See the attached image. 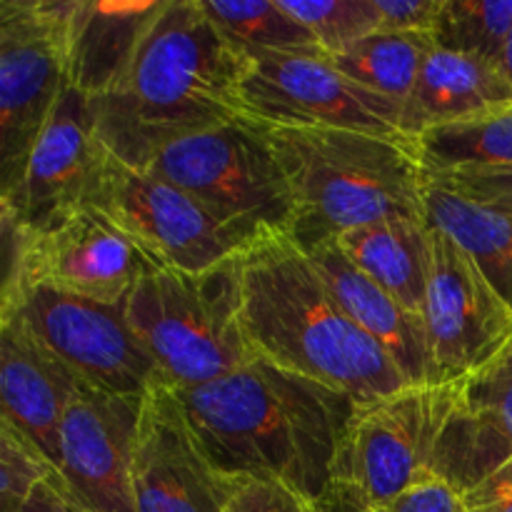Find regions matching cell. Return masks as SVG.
<instances>
[{
	"instance_id": "cell-3",
	"label": "cell",
	"mask_w": 512,
	"mask_h": 512,
	"mask_svg": "<svg viewBox=\"0 0 512 512\" xmlns=\"http://www.w3.org/2000/svg\"><path fill=\"white\" fill-rule=\"evenodd\" d=\"M243 323L255 355L355 405L408 388L388 353L348 318L308 253L273 235L240 253Z\"/></svg>"
},
{
	"instance_id": "cell-23",
	"label": "cell",
	"mask_w": 512,
	"mask_h": 512,
	"mask_svg": "<svg viewBox=\"0 0 512 512\" xmlns=\"http://www.w3.org/2000/svg\"><path fill=\"white\" fill-rule=\"evenodd\" d=\"M425 220L450 235L512 308V215L458 193L443 180L425 185Z\"/></svg>"
},
{
	"instance_id": "cell-22",
	"label": "cell",
	"mask_w": 512,
	"mask_h": 512,
	"mask_svg": "<svg viewBox=\"0 0 512 512\" xmlns=\"http://www.w3.org/2000/svg\"><path fill=\"white\" fill-rule=\"evenodd\" d=\"M335 240L343 253L403 308L415 315L423 313L433 263V233L428 220H380L348 230Z\"/></svg>"
},
{
	"instance_id": "cell-18",
	"label": "cell",
	"mask_w": 512,
	"mask_h": 512,
	"mask_svg": "<svg viewBox=\"0 0 512 512\" xmlns=\"http://www.w3.org/2000/svg\"><path fill=\"white\" fill-rule=\"evenodd\" d=\"M83 388V380L15 315L0 313V420L23 433L55 470L60 460V423Z\"/></svg>"
},
{
	"instance_id": "cell-37",
	"label": "cell",
	"mask_w": 512,
	"mask_h": 512,
	"mask_svg": "<svg viewBox=\"0 0 512 512\" xmlns=\"http://www.w3.org/2000/svg\"><path fill=\"white\" fill-rule=\"evenodd\" d=\"M500 68H503V73L508 75V80L512 83V30H510V35H508V40H505V48H503V53H500Z\"/></svg>"
},
{
	"instance_id": "cell-24",
	"label": "cell",
	"mask_w": 512,
	"mask_h": 512,
	"mask_svg": "<svg viewBox=\"0 0 512 512\" xmlns=\"http://www.w3.org/2000/svg\"><path fill=\"white\" fill-rule=\"evenodd\" d=\"M433 48L430 33L378 30L340 55H333V60L355 83L408 108Z\"/></svg>"
},
{
	"instance_id": "cell-16",
	"label": "cell",
	"mask_w": 512,
	"mask_h": 512,
	"mask_svg": "<svg viewBox=\"0 0 512 512\" xmlns=\"http://www.w3.org/2000/svg\"><path fill=\"white\" fill-rule=\"evenodd\" d=\"M135 512H223L220 478L190 430L178 393L158 383L143 395L133 453Z\"/></svg>"
},
{
	"instance_id": "cell-20",
	"label": "cell",
	"mask_w": 512,
	"mask_h": 512,
	"mask_svg": "<svg viewBox=\"0 0 512 512\" xmlns=\"http://www.w3.org/2000/svg\"><path fill=\"white\" fill-rule=\"evenodd\" d=\"M348 318L393 358L410 385H428V345L423 318L410 313L385 288L370 280L338 245L325 240L305 250Z\"/></svg>"
},
{
	"instance_id": "cell-26",
	"label": "cell",
	"mask_w": 512,
	"mask_h": 512,
	"mask_svg": "<svg viewBox=\"0 0 512 512\" xmlns=\"http://www.w3.org/2000/svg\"><path fill=\"white\" fill-rule=\"evenodd\" d=\"M215 28L225 35L235 50L248 58L270 50L290 53H325L318 40L300 25L280 0H200Z\"/></svg>"
},
{
	"instance_id": "cell-5",
	"label": "cell",
	"mask_w": 512,
	"mask_h": 512,
	"mask_svg": "<svg viewBox=\"0 0 512 512\" xmlns=\"http://www.w3.org/2000/svg\"><path fill=\"white\" fill-rule=\"evenodd\" d=\"M123 310L163 383L175 390L228 378L258 358L243 323L240 255L205 273L148 270Z\"/></svg>"
},
{
	"instance_id": "cell-34",
	"label": "cell",
	"mask_w": 512,
	"mask_h": 512,
	"mask_svg": "<svg viewBox=\"0 0 512 512\" xmlns=\"http://www.w3.org/2000/svg\"><path fill=\"white\" fill-rule=\"evenodd\" d=\"M465 512H512V460L463 493Z\"/></svg>"
},
{
	"instance_id": "cell-36",
	"label": "cell",
	"mask_w": 512,
	"mask_h": 512,
	"mask_svg": "<svg viewBox=\"0 0 512 512\" xmlns=\"http://www.w3.org/2000/svg\"><path fill=\"white\" fill-rule=\"evenodd\" d=\"M318 508L320 512H375L368 503H365L363 495H360L353 485L343 483V480H338V483L333 485V490L320 500Z\"/></svg>"
},
{
	"instance_id": "cell-14",
	"label": "cell",
	"mask_w": 512,
	"mask_h": 512,
	"mask_svg": "<svg viewBox=\"0 0 512 512\" xmlns=\"http://www.w3.org/2000/svg\"><path fill=\"white\" fill-rule=\"evenodd\" d=\"M108 155L95 128L93 98L68 85L18 185L0 198L3 228L35 235L90 208Z\"/></svg>"
},
{
	"instance_id": "cell-15",
	"label": "cell",
	"mask_w": 512,
	"mask_h": 512,
	"mask_svg": "<svg viewBox=\"0 0 512 512\" xmlns=\"http://www.w3.org/2000/svg\"><path fill=\"white\" fill-rule=\"evenodd\" d=\"M143 398L85 385L60 423L58 478L88 512H135L133 453Z\"/></svg>"
},
{
	"instance_id": "cell-2",
	"label": "cell",
	"mask_w": 512,
	"mask_h": 512,
	"mask_svg": "<svg viewBox=\"0 0 512 512\" xmlns=\"http://www.w3.org/2000/svg\"><path fill=\"white\" fill-rule=\"evenodd\" d=\"M248 58L225 40L200 0H163L115 88L93 100L110 155L145 168L180 138L245 118Z\"/></svg>"
},
{
	"instance_id": "cell-35",
	"label": "cell",
	"mask_w": 512,
	"mask_h": 512,
	"mask_svg": "<svg viewBox=\"0 0 512 512\" xmlns=\"http://www.w3.org/2000/svg\"><path fill=\"white\" fill-rule=\"evenodd\" d=\"M23 512H88L73 495L65 490V485L60 483L58 473L50 475L48 480L38 485L30 495V500L25 503Z\"/></svg>"
},
{
	"instance_id": "cell-7",
	"label": "cell",
	"mask_w": 512,
	"mask_h": 512,
	"mask_svg": "<svg viewBox=\"0 0 512 512\" xmlns=\"http://www.w3.org/2000/svg\"><path fill=\"white\" fill-rule=\"evenodd\" d=\"M245 118L268 128H340L405 135V108L363 88L328 53L248 55L240 85Z\"/></svg>"
},
{
	"instance_id": "cell-12",
	"label": "cell",
	"mask_w": 512,
	"mask_h": 512,
	"mask_svg": "<svg viewBox=\"0 0 512 512\" xmlns=\"http://www.w3.org/2000/svg\"><path fill=\"white\" fill-rule=\"evenodd\" d=\"M5 285H43L100 305H123L148 270L158 268L108 215L85 208L55 228L15 235Z\"/></svg>"
},
{
	"instance_id": "cell-19",
	"label": "cell",
	"mask_w": 512,
	"mask_h": 512,
	"mask_svg": "<svg viewBox=\"0 0 512 512\" xmlns=\"http://www.w3.org/2000/svg\"><path fill=\"white\" fill-rule=\"evenodd\" d=\"M163 0H60L68 85L103 98L128 68Z\"/></svg>"
},
{
	"instance_id": "cell-31",
	"label": "cell",
	"mask_w": 512,
	"mask_h": 512,
	"mask_svg": "<svg viewBox=\"0 0 512 512\" xmlns=\"http://www.w3.org/2000/svg\"><path fill=\"white\" fill-rule=\"evenodd\" d=\"M430 178L443 180L458 193L478 200V203L490 205L500 213L512 215V165L508 168H473V170H455V173L430 175Z\"/></svg>"
},
{
	"instance_id": "cell-21",
	"label": "cell",
	"mask_w": 512,
	"mask_h": 512,
	"mask_svg": "<svg viewBox=\"0 0 512 512\" xmlns=\"http://www.w3.org/2000/svg\"><path fill=\"white\" fill-rule=\"evenodd\" d=\"M512 103V83L498 60L433 48L405 108V133L420 140L443 125L483 118Z\"/></svg>"
},
{
	"instance_id": "cell-33",
	"label": "cell",
	"mask_w": 512,
	"mask_h": 512,
	"mask_svg": "<svg viewBox=\"0 0 512 512\" xmlns=\"http://www.w3.org/2000/svg\"><path fill=\"white\" fill-rule=\"evenodd\" d=\"M383 30L430 33L443 0H375Z\"/></svg>"
},
{
	"instance_id": "cell-10",
	"label": "cell",
	"mask_w": 512,
	"mask_h": 512,
	"mask_svg": "<svg viewBox=\"0 0 512 512\" xmlns=\"http://www.w3.org/2000/svg\"><path fill=\"white\" fill-rule=\"evenodd\" d=\"M455 385H408L393 395L355 405L345 435L340 478L373 510L383 508L425 475L455 405Z\"/></svg>"
},
{
	"instance_id": "cell-27",
	"label": "cell",
	"mask_w": 512,
	"mask_h": 512,
	"mask_svg": "<svg viewBox=\"0 0 512 512\" xmlns=\"http://www.w3.org/2000/svg\"><path fill=\"white\" fill-rule=\"evenodd\" d=\"M512 30V0H443L435 18V48L500 60Z\"/></svg>"
},
{
	"instance_id": "cell-17",
	"label": "cell",
	"mask_w": 512,
	"mask_h": 512,
	"mask_svg": "<svg viewBox=\"0 0 512 512\" xmlns=\"http://www.w3.org/2000/svg\"><path fill=\"white\" fill-rule=\"evenodd\" d=\"M512 460V338L455 388L435 473L468 493Z\"/></svg>"
},
{
	"instance_id": "cell-4",
	"label": "cell",
	"mask_w": 512,
	"mask_h": 512,
	"mask_svg": "<svg viewBox=\"0 0 512 512\" xmlns=\"http://www.w3.org/2000/svg\"><path fill=\"white\" fill-rule=\"evenodd\" d=\"M263 128L293 190L290 240L300 250L380 220H425L428 170L420 140L340 128Z\"/></svg>"
},
{
	"instance_id": "cell-30",
	"label": "cell",
	"mask_w": 512,
	"mask_h": 512,
	"mask_svg": "<svg viewBox=\"0 0 512 512\" xmlns=\"http://www.w3.org/2000/svg\"><path fill=\"white\" fill-rule=\"evenodd\" d=\"M223 512H320V508L275 480L225 478Z\"/></svg>"
},
{
	"instance_id": "cell-13",
	"label": "cell",
	"mask_w": 512,
	"mask_h": 512,
	"mask_svg": "<svg viewBox=\"0 0 512 512\" xmlns=\"http://www.w3.org/2000/svg\"><path fill=\"white\" fill-rule=\"evenodd\" d=\"M433 233L423 305L428 385H455L483 368L512 338V308L450 235Z\"/></svg>"
},
{
	"instance_id": "cell-25",
	"label": "cell",
	"mask_w": 512,
	"mask_h": 512,
	"mask_svg": "<svg viewBox=\"0 0 512 512\" xmlns=\"http://www.w3.org/2000/svg\"><path fill=\"white\" fill-rule=\"evenodd\" d=\"M420 155L428 175L512 165V103L483 118L423 133Z\"/></svg>"
},
{
	"instance_id": "cell-8",
	"label": "cell",
	"mask_w": 512,
	"mask_h": 512,
	"mask_svg": "<svg viewBox=\"0 0 512 512\" xmlns=\"http://www.w3.org/2000/svg\"><path fill=\"white\" fill-rule=\"evenodd\" d=\"M3 313L15 315L88 388L143 398L163 383L123 305H100L43 285H3Z\"/></svg>"
},
{
	"instance_id": "cell-9",
	"label": "cell",
	"mask_w": 512,
	"mask_h": 512,
	"mask_svg": "<svg viewBox=\"0 0 512 512\" xmlns=\"http://www.w3.org/2000/svg\"><path fill=\"white\" fill-rule=\"evenodd\" d=\"M68 90L60 0H0V198Z\"/></svg>"
},
{
	"instance_id": "cell-6",
	"label": "cell",
	"mask_w": 512,
	"mask_h": 512,
	"mask_svg": "<svg viewBox=\"0 0 512 512\" xmlns=\"http://www.w3.org/2000/svg\"><path fill=\"white\" fill-rule=\"evenodd\" d=\"M143 170L198 198L248 245L290 235L295 200L283 163L263 125L248 118L165 145Z\"/></svg>"
},
{
	"instance_id": "cell-1",
	"label": "cell",
	"mask_w": 512,
	"mask_h": 512,
	"mask_svg": "<svg viewBox=\"0 0 512 512\" xmlns=\"http://www.w3.org/2000/svg\"><path fill=\"white\" fill-rule=\"evenodd\" d=\"M175 393L220 478L275 480L315 505L338 483L355 413L348 395L263 358Z\"/></svg>"
},
{
	"instance_id": "cell-11",
	"label": "cell",
	"mask_w": 512,
	"mask_h": 512,
	"mask_svg": "<svg viewBox=\"0 0 512 512\" xmlns=\"http://www.w3.org/2000/svg\"><path fill=\"white\" fill-rule=\"evenodd\" d=\"M90 208L108 215L158 268L205 273L250 248L198 198L113 155H108Z\"/></svg>"
},
{
	"instance_id": "cell-28",
	"label": "cell",
	"mask_w": 512,
	"mask_h": 512,
	"mask_svg": "<svg viewBox=\"0 0 512 512\" xmlns=\"http://www.w3.org/2000/svg\"><path fill=\"white\" fill-rule=\"evenodd\" d=\"M333 58L358 40L383 30L375 0H280Z\"/></svg>"
},
{
	"instance_id": "cell-32",
	"label": "cell",
	"mask_w": 512,
	"mask_h": 512,
	"mask_svg": "<svg viewBox=\"0 0 512 512\" xmlns=\"http://www.w3.org/2000/svg\"><path fill=\"white\" fill-rule=\"evenodd\" d=\"M375 512H465V500L455 485L430 473Z\"/></svg>"
},
{
	"instance_id": "cell-29",
	"label": "cell",
	"mask_w": 512,
	"mask_h": 512,
	"mask_svg": "<svg viewBox=\"0 0 512 512\" xmlns=\"http://www.w3.org/2000/svg\"><path fill=\"white\" fill-rule=\"evenodd\" d=\"M58 473L13 425L0 420V512H23L33 490Z\"/></svg>"
}]
</instances>
